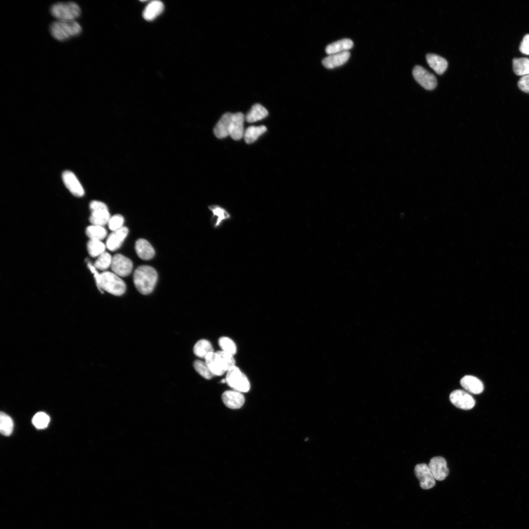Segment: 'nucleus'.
Wrapping results in <instances>:
<instances>
[{
  "mask_svg": "<svg viewBox=\"0 0 529 529\" xmlns=\"http://www.w3.org/2000/svg\"><path fill=\"white\" fill-rule=\"evenodd\" d=\"M216 352L221 359L227 371L232 366L235 365V360L233 355L222 350Z\"/></svg>",
  "mask_w": 529,
  "mask_h": 529,
  "instance_id": "nucleus-36",
  "label": "nucleus"
},
{
  "mask_svg": "<svg viewBox=\"0 0 529 529\" xmlns=\"http://www.w3.org/2000/svg\"><path fill=\"white\" fill-rule=\"evenodd\" d=\"M218 344L222 350L234 355L236 353L237 347L235 342L229 337H221L218 340Z\"/></svg>",
  "mask_w": 529,
  "mask_h": 529,
  "instance_id": "nucleus-35",
  "label": "nucleus"
},
{
  "mask_svg": "<svg viewBox=\"0 0 529 529\" xmlns=\"http://www.w3.org/2000/svg\"><path fill=\"white\" fill-rule=\"evenodd\" d=\"M428 466L435 480H444L449 474V469L444 458L435 457L430 459Z\"/></svg>",
  "mask_w": 529,
  "mask_h": 529,
  "instance_id": "nucleus-11",
  "label": "nucleus"
},
{
  "mask_svg": "<svg viewBox=\"0 0 529 529\" xmlns=\"http://www.w3.org/2000/svg\"><path fill=\"white\" fill-rule=\"evenodd\" d=\"M63 181L70 192L77 197L83 196L84 190L75 175L71 171L65 170L62 173Z\"/></svg>",
  "mask_w": 529,
  "mask_h": 529,
  "instance_id": "nucleus-12",
  "label": "nucleus"
},
{
  "mask_svg": "<svg viewBox=\"0 0 529 529\" xmlns=\"http://www.w3.org/2000/svg\"><path fill=\"white\" fill-rule=\"evenodd\" d=\"M164 8V4L161 1H152L145 7L143 16L145 20L152 21L163 11Z\"/></svg>",
  "mask_w": 529,
  "mask_h": 529,
  "instance_id": "nucleus-23",
  "label": "nucleus"
},
{
  "mask_svg": "<svg viewBox=\"0 0 529 529\" xmlns=\"http://www.w3.org/2000/svg\"><path fill=\"white\" fill-rule=\"evenodd\" d=\"M225 380L233 390L242 393L246 392L250 389V384L247 377L235 365L227 371Z\"/></svg>",
  "mask_w": 529,
  "mask_h": 529,
  "instance_id": "nucleus-5",
  "label": "nucleus"
},
{
  "mask_svg": "<svg viewBox=\"0 0 529 529\" xmlns=\"http://www.w3.org/2000/svg\"><path fill=\"white\" fill-rule=\"evenodd\" d=\"M112 258L108 253L104 252L98 257L94 265L96 269L105 270L111 266Z\"/></svg>",
  "mask_w": 529,
  "mask_h": 529,
  "instance_id": "nucleus-33",
  "label": "nucleus"
},
{
  "mask_svg": "<svg viewBox=\"0 0 529 529\" xmlns=\"http://www.w3.org/2000/svg\"><path fill=\"white\" fill-rule=\"evenodd\" d=\"M513 69L518 75L529 74V59L527 58H514L513 60Z\"/></svg>",
  "mask_w": 529,
  "mask_h": 529,
  "instance_id": "nucleus-28",
  "label": "nucleus"
},
{
  "mask_svg": "<svg viewBox=\"0 0 529 529\" xmlns=\"http://www.w3.org/2000/svg\"><path fill=\"white\" fill-rule=\"evenodd\" d=\"M414 473L419 481L420 486L422 489H429L435 485V479L427 464L425 463L417 464L414 468Z\"/></svg>",
  "mask_w": 529,
  "mask_h": 529,
  "instance_id": "nucleus-10",
  "label": "nucleus"
},
{
  "mask_svg": "<svg viewBox=\"0 0 529 529\" xmlns=\"http://www.w3.org/2000/svg\"><path fill=\"white\" fill-rule=\"evenodd\" d=\"M193 351L197 357L205 359L211 352H214L213 346L210 342L206 339L198 340L194 345Z\"/></svg>",
  "mask_w": 529,
  "mask_h": 529,
  "instance_id": "nucleus-27",
  "label": "nucleus"
},
{
  "mask_svg": "<svg viewBox=\"0 0 529 529\" xmlns=\"http://www.w3.org/2000/svg\"><path fill=\"white\" fill-rule=\"evenodd\" d=\"M132 261L121 254H116L112 258L111 269L120 277L128 275L132 271Z\"/></svg>",
  "mask_w": 529,
  "mask_h": 529,
  "instance_id": "nucleus-9",
  "label": "nucleus"
},
{
  "mask_svg": "<svg viewBox=\"0 0 529 529\" xmlns=\"http://www.w3.org/2000/svg\"><path fill=\"white\" fill-rule=\"evenodd\" d=\"M90 209L91 214L89 220L93 225L103 226L108 223L111 217L105 204L99 201L93 200L90 204Z\"/></svg>",
  "mask_w": 529,
  "mask_h": 529,
  "instance_id": "nucleus-6",
  "label": "nucleus"
},
{
  "mask_svg": "<svg viewBox=\"0 0 529 529\" xmlns=\"http://www.w3.org/2000/svg\"><path fill=\"white\" fill-rule=\"evenodd\" d=\"M268 114L267 110L263 106L256 103L252 106L245 119L248 122H253L264 119Z\"/></svg>",
  "mask_w": 529,
  "mask_h": 529,
  "instance_id": "nucleus-25",
  "label": "nucleus"
},
{
  "mask_svg": "<svg viewBox=\"0 0 529 529\" xmlns=\"http://www.w3.org/2000/svg\"><path fill=\"white\" fill-rule=\"evenodd\" d=\"M349 51L329 55L322 61L323 65L327 69H333L344 64L349 59Z\"/></svg>",
  "mask_w": 529,
  "mask_h": 529,
  "instance_id": "nucleus-18",
  "label": "nucleus"
},
{
  "mask_svg": "<svg viewBox=\"0 0 529 529\" xmlns=\"http://www.w3.org/2000/svg\"><path fill=\"white\" fill-rule=\"evenodd\" d=\"M49 31L55 39L64 41L79 35L82 32V27L76 21L56 20L51 24Z\"/></svg>",
  "mask_w": 529,
  "mask_h": 529,
  "instance_id": "nucleus-2",
  "label": "nucleus"
},
{
  "mask_svg": "<svg viewBox=\"0 0 529 529\" xmlns=\"http://www.w3.org/2000/svg\"><path fill=\"white\" fill-rule=\"evenodd\" d=\"M124 219L122 216L120 215H116L110 217L108 222L109 229L113 231L118 230L122 227Z\"/></svg>",
  "mask_w": 529,
  "mask_h": 529,
  "instance_id": "nucleus-37",
  "label": "nucleus"
},
{
  "mask_svg": "<svg viewBox=\"0 0 529 529\" xmlns=\"http://www.w3.org/2000/svg\"><path fill=\"white\" fill-rule=\"evenodd\" d=\"M353 47V41L350 39L345 38L328 45L325 48V51L327 54L330 55L348 51Z\"/></svg>",
  "mask_w": 529,
  "mask_h": 529,
  "instance_id": "nucleus-24",
  "label": "nucleus"
},
{
  "mask_svg": "<svg viewBox=\"0 0 529 529\" xmlns=\"http://www.w3.org/2000/svg\"><path fill=\"white\" fill-rule=\"evenodd\" d=\"M157 278V273L154 268L148 265H142L135 270L133 281L136 289L141 293L148 294L153 291Z\"/></svg>",
  "mask_w": 529,
  "mask_h": 529,
  "instance_id": "nucleus-1",
  "label": "nucleus"
},
{
  "mask_svg": "<svg viewBox=\"0 0 529 529\" xmlns=\"http://www.w3.org/2000/svg\"><path fill=\"white\" fill-rule=\"evenodd\" d=\"M86 233L90 240H101L106 236L107 231L102 226L92 224L87 228Z\"/></svg>",
  "mask_w": 529,
  "mask_h": 529,
  "instance_id": "nucleus-29",
  "label": "nucleus"
},
{
  "mask_svg": "<svg viewBox=\"0 0 529 529\" xmlns=\"http://www.w3.org/2000/svg\"><path fill=\"white\" fill-rule=\"evenodd\" d=\"M50 421L49 417L44 412H37L32 418V423L38 429L47 427Z\"/></svg>",
  "mask_w": 529,
  "mask_h": 529,
  "instance_id": "nucleus-34",
  "label": "nucleus"
},
{
  "mask_svg": "<svg viewBox=\"0 0 529 529\" xmlns=\"http://www.w3.org/2000/svg\"><path fill=\"white\" fill-rule=\"evenodd\" d=\"M128 229L126 227H122L120 229L113 231L107 238L106 247L111 251L118 249L127 236Z\"/></svg>",
  "mask_w": 529,
  "mask_h": 529,
  "instance_id": "nucleus-15",
  "label": "nucleus"
},
{
  "mask_svg": "<svg viewBox=\"0 0 529 529\" xmlns=\"http://www.w3.org/2000/svg\"><path fill=\"white\" fill-rule=\"evenodd\" d=\"M221 399L224 405L231 409L240 408L245 401L242 393L235 390L224 391L222 394Z\"/></svg>",
  "mask_w": 529,
  "mask_h": 529,
  "instance_id": "nucleus-13",
  "label": "nucleus"
},
{
  "mask_svg": "<svg viewBox=\"0 0 529 529\" xmlns=\"http://www.w3.org/2000/svg\"><path fill=\"white\" fill-rule=\"evenodd\" d=\"M244 117L242 113L233 114L230 136L235 140H240L244 135L243 122Z\"/></svg>",
  "mask_w": 529,
  "mask_h": 529,
  "instance_id": "nucleus-19",
  "label": "nucleus"
},
{
  "mask_svg": "<svg viewBox=\"0 0 529 529\" xmlns=\"http://www.w3.org/2000/svg\"><path fill=\"white\" fill-rule=\"evenodd\" d=\"M519 49L522 53L529 54V34L524 37L519 47Z\"/></svg>",
  "mask_w": 529,
  "mask_h": 529,
  "instance_id": "nucleus-39",
  "label": "nucleus"
},
{
  "mask_svg": "<svg viewBox=\"0 0 529 529\" xmlns=\"http://www.w3.org/2000/svg\"><path fill=\"white\" fill-rule=\"evenodd\" d=\"M13 422L12 418L3 412L0 414V431L1 434L5 436L10 435L13 429Z\"/></svg>",
  "mask_w": 529,
  "mask_h": 529,
  "instance_id": "nucleus-30",
  "label": "nucleus"
},
{
  "mask_svg": "<svg viewBox=\"0 0 529 529\" xmlns=\"http://www.w3.org/2000/svg\"><path fill=\"white\" fill-rule=\"evenodd\" d=\"M96 284L101 292L104 290L116 296L121 295L126 290L124 281L113 272L105 271L100 273Z\"/></svg>",
  "mask_w": 529,
  "mask_h": 529,
  "instance_id": "nucleus-3",
  "label": "nucleus"
},
{
  "mask_svg": "<svg viewBox=\"0 0 529 529\" xmlns=\"http://www.w3.org/2000/svg\"><path fill=\"white\" fill-rule=\"evenodd\" d=\"M460 384L465 390L474 394L481 393L484 388L481 381L471 375H466L462 377L460 381Z\"/></svg>",
  "mask_w": 529,
  "mask_h": 529,
  "instance_id": "nucleus-17",
  "label": "nucleus"
},
{
  "mask_svg": "<svg viewBox=\"0 0 529 529\" xmlns=\"http://www.w3.org/2000/svg\"><path fill=\"white\" fill-rule=\"evenodd\" d=\"M193 366L195 371L206 379H211L214 376L205 361L195 360L193 363Z\"/></svg>",
  "mask_w": 529,
  "mask_h": 529,
  "instance_id": "nucleus-32",
  "label": "nucleus"
},
{
  "mask_svg": "<svg viewBox=\"0 0 529 529\" xmlns=\"http://www.w3.org/2000/svg\"><path fill=\"white\" fill-rule=\"evenodd\" d=\"M208 208L212 213L213 224L215 228H218L224 221L231 218L230 214L219 205H212Z\"/></svg>",
  "mask_w": 529,
  "mask_h": 529,
  "instance_id": "nucleus-20",
  "label": "nucleus"
},
{
  "mask_svg": "<svg viewBox=\"0 0 529 529\" xmlns=\"http://www.w3.org/2000/svg\"><path fill=\"white\" fill-rule=\"evenodd\" d=\"M87 250L90 255L93 257H98L104 252L105 246L99 240H90L87 243Z\"/></svg>",
  "mask_w": 529,
  "mask_h": 529,
  "instance_id": "nucleus-31",
  "label": "nucleus"
},
{
  "mask_svg": "<svg viewBox=\"0 0 529 529\" xmlns=\"http://www.w3.org/2000/svg\"><path fill=\"white\" fill-rule=\"evenodd\" d=\"M266 130L267 128L264 125L249 126L244 132V140L247 144L252 143Z\"/></svg>",
  "mask_w": 529,
  "mask_h": 529,
  "instance_id": "nucleus-26",
  "label": "nucleus"
},
{
  "mask_svg": "<svg viewBox=\"0 0 529 529\" xmlns=\"http://www.w3.org/2000/svg\"><path fill=\"white\" fill-rule=\"evenodd\" d=\"M233 113H226L220 118L214 129L215 136L221 139L230 136Z\"/></svg>",
  "mask_w": 529,
  "mask_h": 529,
  "instance_id": "nucleus-14",
  "label": "nucleus"
},
{
  "mask_svg": "<svg viewBox=\"0 0 529 529\" xmlns=\"http://www.w3.org/2000/svg\"><path fill=\"white\" fill-rule=\"evenodd\" d=\"M426 60L430 67L438 74L443 73L447 68V60L436 54H428L426 56Z\"/></svg>",
  "mask_w": 529,
  "mask_h": 529,
  "instance_id": "nucleus-22",
  "label": "nucleus"
},
{
  "mask_svg": "<svg viewBox=\"0 0 529 529\" xmlns=\"http://www.w3.org/2000/svg\"><path fill=\"white\" fill-rule=\"evenodd\" d=\"M50 12L57 20L75 21L80 16L81 10L75 2H58L51 6Z\"/></svg>",
  "mask_w": 529,
  "mask_h": 529,
  "instance_id": "nucleus-4",
  "label": "nucleus"
},
{
  "mask_svg": "<svg viewBox=\"0 0 529 529\" xmlns=\"http://www.w3.org/2000/svg\"><path fill=\"white\" fill-rule=\"evenodd\" d=\"M204 359L214 375L220 376L227 372L221 359L216 352L210 353Z\"/></svg>",
  "mask_w": 529,
  "mask_h": 529,
  "instance_id": "nucleus-16",
  "label": "nucleus"
},
{
  "mask_svg": "<svg viewBox=\"0 0 529 529\" xmlns=\"http://www.w3.org/2000/svg\"><path fill=\"white\" fill-rule=\"evenodd\" d=\"M518 86L523 92L529 93V74L521 77L518 82Z\"/></svg>",
  "mask_w": 529,
  "mask_h": 529,
  "instance_id": "nucleus-38",
  "label": "nucleus"
},
{
  "mask_svg": "<svg viewBox=\"0 0 529 529\" xmlns=\"http://www.w3.org/2000/svg\"><path fill=\"white\" fill-rule=\"evenodd\" d=\"M135 250L138 256L142 259L147 260L151 259L155 255V250L146 240L139 239L135 243Z\"/></svg>",
  "mask_w": 529,
  "mask_h": 529,
  "instance_id": "nucleus-21",
  "label": "nucleus"
},
{
  "mask_svg": "<svg viewBox=\"0 0 529 529\" xmlns=\"http://www.w3.org/2000/svg\"><path fill=\"white\" fill-rule=\"evenodd\" d=\"M450 402L456 407L469 410L475 405V400L468 392L460 389L452 392L449 396Z\"/></svg>",
  "mask_w": 529,
  "mask_h": 529,
  "instance_id": "nucleus-8",
  "label": "nucleus"
},
{
  "mask_svg": "<svg viewBox=\"0 0 529 529\" xmlns=\"http://www.w3.org/2000/svg\"><path fill=\"white\" fill-rule=\"evenodd\" d=\"M412 74L415 80L425 89L432 90L436 87L435 76L422 67L416 66L413 69Z\"/></svg>",
  "mask_w": 529,
  "mask_h": 529,
  "instance_id": "nucleus-7",
  "label": "nucleus"
}]
</instances>
